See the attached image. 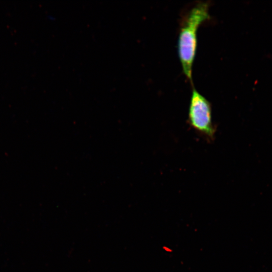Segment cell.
<instances>
[{
    "instance_id": "1",
    "label": "cell",
    "mask_w": 272,
    "mask_h": 272,
    "mask_svg": "<svg viewBox=\"0 0 272 272\" xmlns=\"http://www.w3.org/2000/svg\"><path fill=\"white\" fill-rule=\"evenodd\" d=\"M210 4L200 2L192 6L183 16L177 40V52L182 71L192 83V73L197 45V31L200 26L210 19Z\"/></svg>"
},
{
    "instance_id": "2",
    "label": "cell",
    "mask_w": 272,
    "mask_h": 272,
    "mask_svg": "<svg viewBox=\"0 0 272 272\" xmlns=\"http://www.w3.org/2000/svg\"><path fill=\"white\" fill-rule=\"evenodd\" d=\"M188 121L197 133L213 140L216 128L213 122L211 105L195 88H193L190 98Z\"/></svg>"
}]
</instances>
